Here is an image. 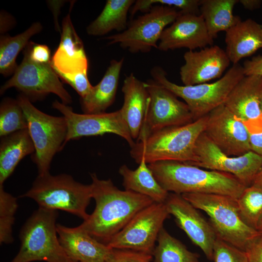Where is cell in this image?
Returning <instances> with one entry per match:
<instances>
[{"label": "cell", "mask_w": 262, "mask_h": 262, "mask_svg": "<svg viewBox=\"0 0 262 262\" xmlns=\"http://www.w3.org/2000/svg\"><path fill=\"white\" fill-rule=\"evenodd\" d=\"M90 176L95 208L79 226L105 244L138 212L154 202L134 192L119 189L111 179H99L95 173Z\"/></svg>", "instance_id": "cell-1"}, {"label": "cell", "mask_w": 262, "mask_h": 262, "mask_svg": "<svg viewBox=\"0 0 262 262\" xmlns=\"http://www.w3.org/2000/svg\"><path fill=\"white\" fill-rule=\"evenodd\" d=\"M147 164L157 181L169 193L215 194L237 199L246 187L230 174L180 162L163 161Z\"/></svg>", "instance_id": "cell-2"}, {"label": "cell", "mask_w": 262, "mask_h": 262, "mask_svg": "<svg viewBox=\"0 0 262 262\" xmlns=\"http://www.w3.org/2000/svg\"><path fill=\"white\" fill-rule=\"evenodd\" d=\"M207 115L186 125L163 129L136 141L131 147V157L138 164L142 160L147 164L163 161L191 164L194 161L196 141L204 131Z\"/></svg>", "instance_id": "cell-3"}, {"label": "cell", "mask_w": 262, "mask_h": 262, "mask_svg": "<svg viewBox=\"0 0 262 262\" xmlns=\"http://www.w3.org/2000/svg\"><path fill=\"white\" fill-rule=\"evenodd\" d=\"M22 197L34 200L39 208L64 211L86 219V209L92 198V187L76 181L68 174L38 175Z\"/></svg>", "instance_id": "cell-4"}, {"label": "cell", "mask_w": 262, "mask_h": 262, "mask_svg": "<svg viewBox=\"0 0 262 262\" xmlns=\"http://www.w3.org/2000/svg\"><path fill=\"white\" fill-rule=\"evenodd\" d=\"M58 212L39 208L26 221L19 238V250L11 262H77L60 244L57 232Z\"/></svg>", "instance_id": "cell-5"}, {"label": "cell", "mask_w": 262, "mask_h": 262, "mask_svg": "<svg viewBox=\"0 0 262 262\" xmlns=\"http://www.w3.org/2000/svg\"><path fill=\"white\" fill-rule=\"evenodd\" d=\"M182 196L195 208L204 211L217 237L245 251L261 232L242 219L236 199L215 194L186 193Z\"/></svg>", "instance_id": "cell-6"}, {"label": "cell", "mask_w": 262, "mask_h": 262, "mask_svg": "<svg viewBox=\"0 0 262 262\" xmlns=\"http://www.w3.org/2000/svg\"><path fill=\"white\" fill-rule=\"evenodd\" d=\"M150 73L153 80L184 101L194 121L224 104L231 90L245 76L243 66L237 64L233 65L223 77L213 83L186 86L170 81L161 67H154Z\"/></svg>", "instance_id": "cell-7"}, {"label": "cell", "mask_w": 262, "mask_h": 262, "mask_svg": "<svg viewBox=\"0 0 262 262\" xmlns=\"http://www.w3.org/2000/svg\"><path fill=\"white\" fill-rule=\"evenodd\" d=\"M17 100L28 123V130L35 147L32 158L37 166L38 175L49 173L54 155L66 144L67 125L65 118L43 113L36 108L26 97L20 94Z\"/></svg>", "instance_id": "cell-8"}, {"label": "cell", "mask_w": 262, "mask_h": 262, "mask_svg": "<svg viewBox=\"0 0 262 262\" xmlns=\"http://www.w3.org/2000/svg\"><path fill=\"white\" fill-rule=\"evenodd\" d=\"M174 7L155 5L131 21L123 32L105 37L108 45L118 44L131 53H147L158 44L163 32L179 16Z\"/></svg>", "instance_id": "cell-9"}, {"label": "cell", "mask_w": 262, "mask_h": 262, "mask_svg": "<svg viewBox=\"0 0 262 262\" xmlns=\"http://www.w3.org/2000/svg\"><path fill=\"white\" fill-rule=\"evenodd\" d=\"M23 54V60L13 76L1 86L0 95L14 87L31 102L41 99L52 93L58 96L63 103L68 105L72 103L71 96L60 82L51 63L33 62L30 58L26 47Z\"/></svg>", "instance_id": "cell-10"}, {"label": "cell", "mask_w": 262, "mask_h": 262, "mask_svg": "<svg viewBox=\"0 0 262 262\" xmlns=\"http://www.w3.org/2000/svg\"><path fill=\"white\" fill-rule=\"evenodd\" d=\"M169 213L164 203L153 202L138 212L105 244L110 248L152 255L155 243Z\"/></svg>", "instance_id": "cell-11"}, {"label": "cell", "mask_w": 262, "mask_h": 262, "mask_svg": "<svg viewBox=\"0 0 262 262\" xmlns=\"http://www.w3.org/2000/svg\"><path fill=\"white\" fill-rule=\"evenodd\" d=\"M189 164L230 174L247 187L262 167V156L250 150L241 156H229L203 132L195 144L194 161Z\"/></svg>", "instance_id": "cell-12"}, {"label": "cell", "mask_w": 262, "mask_h": 262, "mask_svg": "<svg viewBox=\"0 0 262 262\" xmlns=\"http://www.w3.org/2000/svg\"><path fill=\"white\" fill-rule=\"evenodd\" d=\"M149 101L143 125L136 141H142L151 133L163 129L182 126L194 121L191 111L169 90L154 80L145 82Z\"/></svg>", "instance_id": "cell-13"}, {"label": "cell", "mask_w": 262, "mask_h": 262, "mask_svg": "<svg viewBox=\"0 0 262 262\" xmlns=\"http://www.w3.org/2000/svg\"><path fill=\"white\" fill-rule=\"evenodd\" d=\"M53 108L60 112L67 125L66 144L83 136H97L111 133L124 139L132 147L135 144L120 110L111 113L78 114L58 100L52 102Z\"/></svg>", "instance_id": "cell-14"}, {"label": "cell", "mask_w": 262, "mask_h": 262, "mask_svg": "<svg viewBox=\"0 0 262 262\" xmlns=\"http://www.w3.org/2000/svg\"><path fill=\"white\" fill-rule=\"evenodd\" d=\"M204 132L229 156H241L251 150L248 128L224 104L207 115Z\"/></svg>", "instance_id": "cell-15"}, {"label": "cell", "mask_w": 262, "mask_h": 262, "mask_svg": "<svg viewBox=\"0 0 262 262\" xmlns=\"http://www.w3.org/2000/svg\"><path fill=\"white\" fill-rule=\"evenodd\" d=\"M164 204L178 226L202 250L207 259L212 261L217 236L210 222L181 195L169 193Z\"/></svg>", "instance_id": "cell-16"}, {"label": "cell", "mask_w": 262, "mask_h": 262, "mask_svg": "<svg viewBox=\"0 0 262 262\" xmlns=\"http://www.w3.org/2000/svg\"><path fill=\"white\" fill-rule=\"evenodd\" d=\"M180 75L183 85H195L221 77L231 63L226 51L217 45L199 51L188 50L183 55Z\"/></svg>", "instance_id": "cell-17"}, {"label": "cell", "mask_w": 262, "mask_h": 262, "mask_svg": "<svg viewBox=\"0 0 262 262\" xmlns=\"http://www.w3.org/2000/svg\"><path fill=\"white\" fill-rule=\"evenodd\" d=\"M213 40L200 15L180 12L175 20L163 32L157 49L164 51L181 48L194 50L213 45Z\"/></svg>", "instance_id": "cell-18"}, {"label": "cell", "mask_w": 262, "mask_h": 262, "mask_svg": "<svg viewBox=\"0 0 262 262\" xmlns=\"http://www.w3.org/2000/svg\"><path fill=\"white\" fill-rule=\"evenodd\" d=\"M74 2L70 5L68 14L63 20L60 44L51 57V65L57 74H74L88 71V61L83 43L70 18V11Z\"/></svg>", "instance_id": "cell-19"}, {"label": "cell", "mask_w": 262, "mask_h": 262, "mask_svg": "<svg viewBox=\"0 0 262 262\" xmlns=\"http://www.w3.org/2000/svg\"><path fill=\"white\" fill-rule=\"evenodd\" d=\"M56 229L65 252L77 262H105L112 251L80 226L70 228L57 224Z\"/></svg>", "instance_id": "cell-20"}, {"label": "cell", "mask_w": 262, "mask_h": 262, "mask_svg": "<svg viewBox=\"0 0 262 262\" xmlns=\"http://www.w3.org/2000/svg\"><path fill=\"white\" fill-rule=\"evenodd\" d=\"M262 77L245 76L229 95L224 105L248 125L262 117Z\"/></svg>", "instance_id": "cell-21"}, {"label": "cell", "mask_w": 262, "mask_h": 262, "mask_svg": "<svg viewBox=\"0 0 262 262\" xmlns=\"http://www.w3.org/2000/svg\"><path fill=\"white\" fill-rule=\"evenodd\" d=\"M124 103L120 109L133 139H137L147 111L149 97L145 82L132 73L126 76L122 87Z\"/></svg>", "instance_id": "cell-22"}, {"label": "cell", "mask_w": 262, "mask_h": 262, "mask_svg": "<svg viewBox=\"0 0 262 262\" xmlns=\"http://www.w3.org/2000/svg\"><path fill=\"white\" fill-rule=\"evenodd\" d=\"M226 52L233 65L262 48V24L251 18L241 20L226 32Z\"/></svg>", "instance_id": "cell-23"}, {"label": "cell", "mask_w": 262, "mask_h": 262, "mask_svg": "<svg viewBox=\"0 0 262 262\" xmlns=\"http://www.w3.org/2000/svg\"><path fill=\"white\" fill-rule=\"evenodd\" d=\"M124 58L112 60L101 81L93 86L89 93L81 98L84 114L105 112L114 102Z\"/></svg>", "instance_id": "cell-24"}, {"label": "cell", "mask_w": 262, "mask_h": 262, "mask_svg": "<svg viewBox=\"0 0 262 262\" xmlns=\"http://www.w3.org/2000/svg\"><path fill=\"white\" fill-rule=\"evenodd\" d=\"M0 185L12 175L19 162L33 154L35 147L28 129L0 137Z\"/></svg>", "instance_id": "cell-25"}, {"label": "cell", "mask_w": 262, "mask_h": 262, "mask_svg": "<svg viewBox=\"0 0 262 262\" xmlns=\"http://www.w3.org/2000/svg\"><path fill=\"white\" fill-rule=\"evenodd\" d=\"M139 164L134 170L125 164L120 167L119 173L123 178L125 190L147 196L154 202L164 203L169 193L157 181L144 160Z\"/></svg>", "instance_id": "cell-26"}, {"label": "cell", "mask_w": 262, "mask_h": 262, "mask_svg": "<svg viewBox=\"0 0 262 262\" xmlns=\"http://www.w3.org/2000/svg\"><path fill=\"white\" fill-rule=\"evenodd\" d=\"M238 0H200V15L202 16L208 33L213 39L219 32L236 25L241 17L233 15V8Z\"/></svg>", "instance_id": "cell-27"}, {"label": "cell", "mask_w": 262, "mask_h": 262, "mask_svg": "<svg viewBox=\"0 0 262 262\" xmlns=\"http://www.w3.org/2000/svg\"><path fill=\"white\" fill-rule=\"evenodd\" d=\"M134 0H108L99 16L86 28L90 35L101 36L113 30L124 31L127 28V16Z\"/></svg>", "instance_id": "cell-28"}, {"label": "cell", "mask_w": 262, "mask_h": 262, "mask_svg": "<svg viewBox=\"0 0 262 262\" xmlns=\"http://www.w3.org/2000/svg\"><path fill=\"white\" fill-rule=\"evenodd\" d=\"M43 29L39 22L33 23L26 31L14 36L1 35L0 38V73L4 76L13 74L17 67L16 58L30 42V39Z\"/></svg>", "instance_id": "cell-29"}, {"label": "cell", "mask_w": 262, "mask_h": 262, "mask_svg": "<svg viewBox=\"0 0 262 262\" xmlns=\"http://www.w3.org/2000/svg\"><path fill=\"white\" fill-rule=\"evenodd\" d=\"M157 241L158 245L152 253L153 262H198V254L189 251L164 228Z\"/></svg>", "instance_id": "cell-30"}, {"label": "cell", "mask_w": 262, "mask_h": 262, "mask_svg": "<svg viewBox=\"0 0 262 262\" xmlns=\"http://www.w3.org/2000/svg\"><path fill=\"white\" fill-rule=\"evenodd\" d=\"M236 203L243 221L257 229L262 219V186L252 183L246 187Z\"/></svg>", "instance_id": "cell-31"}, {"label": "cell", "mask_w": 262, "mask_h": 262, "mask_svg": "<svg viewBox=\"0 0 262 262\" xmlns=\"http://www.w3.org/2000/svg\"><path fill=\"white\" fill-rule=\"evenodd\" d=\"M28 129V123L17 99L4 98L0 105V136Z\"/></svg>", "instance_id": "cell-32"}, {"label": "cell", "mask_w": 262, "mask_h": 262, "mask_svg": "<svg viewBox=\"0 0 262 262\" xmlns=\"http://www.w3.org/2000/svg\"><path fill=\"white\" fill-rule=\"evenodd\" d=\"M17 198L6 192L0 185V243L9 244L14 241L12 226L17 209Z\"/></svg>", "instance_id": "cell-33"}, {"label": "cell", "mask_w": 262, "mask_h": 262, "mask_svg": "<svg viewBox=\"0 0 262 262\" xmlns=\"http://www.w3.org/2000/svg\"><path fill=\"white\" fill-rule=\"evenodd\" d=\"M158 4L174 7L181 13L200 15V0H137L131 12L133 15L139 11L147 12Z\"/></svg>", "instance_id": "cell-34"}, {"label": "cell", "mask_w": 262, "mask_h": 262, "mask_svg": "<svg viewBox=\"0 0 262 262\" xmlns=\"http://www.w3.org/2000/svg\"><path fill=\"white\" fill-rule=\"evenodd\" d=\"M214 262H248L246 251L216 236L213 247Z\"/></svg>", "instance_id": "cell-35"}, {"label": "cell", "mask_w": 262, "mask_h": 262, "mask_svg": "<svg viewBox=\"0 0 262 262\" xmlns=\"http://www.w3.org/2000/svg\"><path fill=\"white\" fill-rule=\"evenodd\" d=\"M105 262H153L152 254L140 251L112 249Z\"/></svg>", "instance_id": "cell-36"}, {"label": "cell", "mask_w": 262, "mask_h": 262, "mask_svg": "<svg viewBox=\"0 0 262 262\" xmlns=\"http://www.w3.org/2000/svg\"><path fill=\"white\" fill-rule=\"evenodd\" d=\"M66 83L69 84L79 95L81 98L85 97L90 92L92 86L88 78V71L74 74H58Z\"/></svg>", "instance_id": "cell-37"}, {"label": "cell", "mask_w": 262, "mask_h": 262, "mask_svg": "<svg viewBox=\"0 0 262 262\" xmlns=\"http://www.w3.org/2000/svg\"><path fill=\"white\" fill-rule=\"evenodd\" d=\"M26 48L30 59L33 62L40 64L51 62L50 50L47 45L30 41Z\"/></svg>", "instance_id": "cell-38"}, {"label": "cell", "mask_w": 262, "mask_h": 262, "mask_svg": "<svg viewBox=\"0 0 262 262\" xmlns=\"http://www.w3.org/2000/svg\"><path fill=\"white\" fill-rule=\"evenodd\" d=\"M246 126L250 132L251 150L262 156V117Z\"/></svg>", "instance_id": "cell-39"}, {"label": "cell", "mask_w": 262, "mask_h": 262, "mask_svg": "<svg viewBox=\"0 0 262 262\" xmlns=\"http://www.w3.org/2000/svg\"><path fill=\"white\" fill-rule=\"evenodd\" d=\"M245 251L248 262H262V232L250 243Z\"/></svg>", "instance_id": "cell-40"}, {"label": "cell", "mask_w": 262, "mask_h": 262, "mask_svg": "<svg viewBox=\"0 0 262 262\" xmlns=\"http://www.w3.org/2000/svg\"><path fill=\"white\" fill-rule=\"evenodd\" d=\"M245 76L256 75L262 77V55L252 57L244 62L243 66Z\"/></svg>", "instance_id": "cell-41"}, {"label": "cell", "mask_w": 262, "mask_h": 262, "mask_svg": "<svg viewBox=\"0 0 262 262\" xmlns=\"http://www.w3.org/2000/svg\"><path fill=\"white\" fill-rule=\"evenodd\" d=\"M48 3V5L50 8V9L51 10L53 17H54V23H55V26L56 30L60 32V33H61V29L60 28V26L58 24V15L60 14V9L61 7L63 6V5L65 3V1H62V0H49L48 2H47Z\"/></svg>", "instance_id": "cell-42"}, {"label": "cell", "mask_w": 262, "mask_h": 262, "mask_svg": "<svg viewBox=\"0 0 262 262\" xmlns=\"http://www.w3.org/2000/svg\"><path fill=\"white\" fill-rule=\"evenodd\" d=\"M14 22V18L10 14L1 11L0 12V33H4L10 30L13 26Z\"/></svg>", "instance_id": "cell-43"}, {"label": "cell", "mask_w": 262, "mask_h": 262, "mask_svg": "<svg viewBox=\"0 0 262 262\" xmlns=\"http://www.w3.org/2000/svg\"><path fill=\"white\" fill-rule=\"evenodd\" d=\"M243 7L249 11H253L259 9L262 4L261 0H238Z\"/></svg>", "instance_id": "cell-44"}, {"label": "cell", "mask_w": 262, "mask_h": 262, "mask_svg": "<svg viewBox=\"0 0 262 262\" xmlns=\"http://www.w3.org/2000/svg\"><path fill=\"white\" fill-rule=\"evenodd\" d=\"M252 183L262 186V167L256 175Z\"/></svg>", "instance_id": "cell-45"}, {"label": "cell", "mask_w": 262, "mask_h": 262, "mask_svg": "<svg viewBox=\"0 0 262 262\" xmlns=\"http://www.w3.org/2000/svg\"><path fill=\"white\" fill-rule=\"evenodd\" d=\"M257 230L262 232V219L258 226Z\"/></svg>", "instance_id": "cell-46"}, {"label": "cell", "mask_w": 262, "mask_h": 262, "mask_svg": "<svg viewBox=\"0 0 262 262\" xmlns=\"http://www.w3.org/2000/svg\"><path fill=\"white\" fill-rule=\"evenodd\" d=\"M261 107H262V99H261Z\"/></svg>", "instance_id": "cell-47"}]
</instances>
